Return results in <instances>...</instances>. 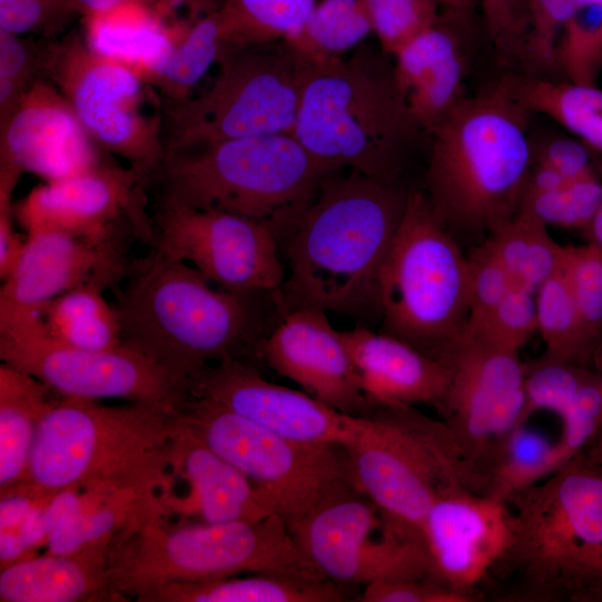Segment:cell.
<instances>
[{
  "label": "cell",
  "mask_w": 602,
  "mask_h": 602,
  "mask_svg": "<svg viewBox=\"0 0 602 602\" xmlns=\"http://www.w3.org/2000/svg\"><path fill=\"white\" fill-rule=\"evenodd\" d=\"M49 43L0 30V126L43 76Z\"/></svg>",
  "instance_id": "obj_41"
},
{
  "label": "cell",
  "mask_w": 602,
  "mask_h": 602,
  "mask_svg": "<svg viewBox=\"0 0 602 602\" xmlns=\"http://www.w3.org/2000/svg\"><path fill=\"white\" fill-rule=\"evenodd\" d=\"M110 544L31 555L0 569L1 602H119L108 574Z\"/></svg>",
  "instance_id": "obj_27"
},
{
  "label": "cell",
  "mask_w": 602,
  "mask_h": 602,
  "mask_svg": "<svg viewBox=\"0 0 602 602\" xmlns=\"http://www.w3.org/2000/svg\"><path fill=\"white\" fill-rule=\"evenodd\" d=\"M380 47L362 43L349 57L303 60L292 135L329 172L349 168L394 179L423 128Z\"/></svg>",
  "instance_id": "obj_6"
},
{
  "label": "cell",
  "mask_w": 602,
  "mask_h": 602,
  "mask_svg": "<svg viewBox=\"0 0 602 602\" xmlns=\"http://www.w3.org/2000/svg\"><path fill=\"white\" fill-rule=\"evenodd\" d=\"M370 33L362 0H318L301 28L283 41L303 60L318 64L344 57Z\"/></svg>",
  "instance_id": "obj_34"
},
{
  "label": "cell",
  "mask_w": 602,
  "mask_h": 602,
  "mask_svg": "<svg viewBox=\"0 0 602 602\" xmlns=\"http://www.w3.org/2000/svg\"><path fill=\"white\" fill-rule=\"evenodd\" d=\"M352 486L399 533L419 538L433 504L468 488L487 494V478L445 421L412 406L371 405L342 446Z\"/></svg>",
  "instance_id": "obj_8"
},
{
  "label": "cell",
  "mask_w": 602,
  "mask_h": 602,
  "mask_svg": "<svg viewBox=\"0 0 602 602\" xmlns=\"http://www.w3.org/2000/svg\"><path fill=\"white\" fill-rule=\"evenodd\" d=\"M341 584L329 580L250 573L222 579L171 583L139 602H339Z\"/></svg>",
  "instance_id": "obj_29"
},
{
  "label": "cell",
  "mask_w": 602,
  "mask_h": 602,
  "mask_svg": "<svg viewBox=\"0 0 602 602\" xmlns=\"http://www.w3.org/2000/svg\"><path fill=\"white\" fill-rule=\"evenodd\" d=\"M574 0H528L522 51L537 67H555L556 48Z\"/></svg>",
  "instance_id": "obj_48"
},
{
  "label": "cell",
  "mask_w": 602,
  "mask_h": 602,
  "mask_svg": "<svg viewBox=\"0 0 602 602\" xmlns=\"http://www.w3.org/2000/svg\"><path fill=\"white\" fill-rule=\"evenodd\" d=\"M513 534L507 502L468 488L441 495L421 528L433 579L474 599L475 588L505 565Z\"/></svg>",
  "instance_id": "obj_20"
},
{
  "label": "cell",
  "mask_w": 602,
  "mask_h": 602,
  "mask_svg": "<svg viewBox=\"0 0 602 602\" xmlns=\"http://www.w3.org/2000/svg\"><path fill=\"white\" fill-rule=\"evenodd\" d=\"M213 9H219L224 0H208Z\"/></svg>",
  "instance_id": "obj_61"
},
{
  "label": "cell",
  "mask_w": 602,
  "mask_h": 602,
  "mask_svg": "<svg viewBox=\"0 0 602 602\" xmlns=\"http://www.w3.org/2000/svg\"><path fill=\"white\" fill-rule=\"evenodd\" d=\"M560 468L556 443L518 425L501 439L485 466L487 494L507 502Z\"/></svg>",
  "instance_id": "obj_33"
},
{
  "label": "cell",
  "mask_w": 602,
  "mask_h": 602,
  "mask_svg": "<svg viewBox=\"0 0 602 602\" xmlns=\"http://www.w3.org/2000/svg\"><path fill=\"white\" fill-rule=\"evenodd\" d=\"M101 156L67 99L42 76L0 126V190L13 192L25 172L60 179L105 162Z\"/></svg>",
  "instance_id": "obj_22"
},
{
  "label": "cell",
  "mask_w": 602,
  "mask_h": 602,
  "mask_svg": "<svg viewBox=\"0 0 602 602\" xmlns=\"http://www.w3.org/2000/svg\"><path fill=\"white\" fill-rule=\"evenodd\" d=\"M483 243L505 266L513 284L533 291L562 268L564 245L555 242L547 225L525 208Z\"/></svg>",
  "instance_id": "obj_32"
},
{
  "label": "cell",
  "mask_w": 602,
  "mask_h": 602,
  "mask_svg": "<svg viewBox=\"0 0 602 602\" xmlns=\"http://www.w3.org/2000/svg\"><path fill=\"white\" fill-rule=\"evenodd\" d=\"M255 356L329 407L362 416L371 407L341 331L327 312L298 308L259 341Z\"/></svg>",
  "instance_id": "obj_23"
},
{
  "label": "cell",
  "mask_w": 602,
  "mask_h": 602,
  "mask_svg": "<svg viewBox=\"0 0 602 602\" xmlns=\"http://www.w3.org/2000/svg\"><path fill=\"white\" fill-rule=\"evenodd\" d=\"M371 405H430L445 397L450 369L408 342L367 327L341 331Z\"/></svg>",
  "instance_id": "obj_25"
},
{
  "label": "cell",
  "mask_w": 602,
  "mask_h": 602,
  "mask_svg": "<svg viewBox=\"0 0 602 602\" xmlns=\"http://www.w3.org/2000/svg\"><path fill=\"white\" fill-rule=\"evenodd\" d=\"M381 332L444 362L469 319L467 254L425 192L409 193L379 275Z\"/></svg>",
  "instance_id": "obj_9"
},
{
  "label": "cell",
  "mask_w": 602,
  "mask_h": 602,
  "mask_svg": "<svg viewBox=\"0 0 602 602\" xmlns=\"http://www.w3.org/2000/svg\"><path fill=\"white\" fill-rule=\"evenodd\" d=\"M224 43L217 9L198 17L175 42L149 84L163 105L192 96L193 89L216 65Z\"/></svg>",
  "instance_id": "obj_36"
},
{
  "label": "cell",
  "mask_w": 602,
  "mask_h": 602,
  "mask_svg": "<svg viewBox=\"0 0 602 602\" xmlns=\"http://www.w3.org/2000/svg\"><path fill=\"white\" fill-rule=\"evenodd\" d=\"M177 412L163 406L60 396L40 421L27 480L43 493L68 487L172 496Z\"/></svg>",
  "instance_id": "obj_3"
},
{
  "label": "cell",
  "mask_w": 602,
  "mask_h": 602,
  "mask_svg": "<svg viewBox=\"0 0 602 602\" xmlns=\"http://www.w3.org/2000/svg\"><path fill=\"white\" fill-rule=\"evenodd\" d=\"M288 527L320 575L338 584L433 579L425 543L389 526L352 485L332 492Z\"/></svg>",
  "instance_id": "obj_14"
},
{
  "label": "cell",
  "mask_w": 602,
  "mask_h": 602,
  "mask_svg": "<svg viewBox=\"0 0 602 602\" xmlns=\"http://www.w3.org/2000/svg\"><path fill=\"white\" fill-rule=\"evenodd\" d=\"M318 0H224L217 9L223 40L261 45L285 40L304 23Z\"/></svg>",
  "instance_id": "obj_38"
},
{
  "label": "cell",
  "mask_w": 602,
  "mask_h": 602,
  "mask_svg": "<svg viewBox=\"0 0 602 602\" xmlns=\"http://www.w3.org/2000/svg\"><path fill=\"white\" fill-rule=\"evenodd\" d=\"M468 328L518 352L537 331L535 291L513 284L482 326Z\"/></svg>",
  "instance_id": "obj_46"
},
{
  "label": "cell",
  "mask_w": 602,
  "mask_h": 602,
  "mask_svg": "<svg viewBox=\"0 0 602 602\" xmlns=\"http://www.w3.org/2000/svg\"><path fill=\"white\" fill-rule=\"evenodd\" d=\"M52 494L40 492L28 482L0 492V530L19 528L36 505Z\"/></svg>",
  "instance_id": "obj_53"
},
{
  "label": "cell",
  "mask_w": 602,
  "mask_h": 602,
  "mask_svg": "<svg viewBox=\"0 0 602 602\" xmlns=\"http://www.w3.org/2000/svg\"><path fill=\"white\" fill-rule=\"evenodd\" d=\"M192 397L204 398L283 437L312 445H346L358 417L338 411L302 390L266 380L245 360L205 367L190 379Z\"/></svg>",
  "instance_id": "obj_21"
},
{
  "label": "cell",
  "mask_w": 602,
  "mask_h": 602,
  "mask_svg": "<svg viewBox=\"0 0 602 602\" xmlns=\"http://www.w3.org/2000/svg\"><path fill=\"white\" fill-rule=\"evenodd\" d=\"M469 265V319L467 327L482 326L513 285V281L485 244L472 246L467 253Z\"/></svg>",
  "instance_id": "obj_47"
},
{
  "label": "cell",
  "mask_w": 602,
  "mask_h": 602,
  "mask_svg": "<svg viewBox=\"0 0 602 602\" xmlns=\"http://www.w3.org/2000/svg\"><path fill=\"white\" fill-rule=\"evenodd\" d=\"M602 203V181L598 174L570 181L548 192H526L521 208L544 224L585 230Z\"/></svg>",
  "instance_id": "obj_40"
},
{
  "label": "cell",
  "mask_w": 602,
  "mask_h": 602,
  "mask_svg": "<svg viewBox=\"0 0 602 602\" xmlns=\"http://www.w3.org/2000/svg\"><path fill=\"white\" fill-rule=\"evenodd\" d=\"M514 520L506 560L534 598H577L602 562V465L583 454L507 501Z\"/></svg>",
  "instance_id": "obj_10"
},
{
  "label": "cell",
  "mask_w": 602,
  "mask_h": 602,
  "mask_svg": "<svg viewBox=\"0 0 602 602\" xmlns=\"http://www.w3.org/2000/svg\"><path fill=\"white\" fill-rule=\"evenodd\" d=\"M535 297L543 357L585 367L599 346L586 331L562 270L543 282Z\"/></svg>",
  "instance_id": "obj_37"
},
{
  "label": "cell",
  "mask_w": 602,
  "mask_h": 602,
  "mask_svg": "<svg viewBox=\"0 0 602 602\" xmlns=\"http://www.w3.org/2000/svg\"><path fill=\"white\" fill-rule=\"evenodd\" d=\"M149 182L151 176L137 168L105 161L33 187L13 204L14 220L27 234L59 232L97 242L117 236L125 221L152 244L154 221L145 210Z\"/></svg>",
  "instance_id": "obj_18"
},
{
  "label": "cell",
  "mask_w": 602,
  "mask_h": 602,
  "mask_svg": "<svg viewBox=\"0 0 602 602\" xmlns=\"http://www.w3.org/2000/svg\"><path fill=\"white\" fill-rule=\"evenodd\" d=\"M567 181L551 166L535 162L531 171L526 192H548L561 188Z\"/></svg>",
  "instance_id": "obj_57"
},
{
  "label": "cell",
  "mask_w": 602,
  "mask_h": 602,
  "mask_svg": "<svg viewBox=\"0 0 602 602\" xmlns=\"http://www.w3.org/2000/svg\"><path fill=\"white\" fill-rule=\"evenodd\" d=\"M97 284L77 287L49 301L39 313L38 332L78 349L108 350L123 344L117 310ZM28 333V332H26Z\"/></svg>",
  "instance_id": "obj_30"
},
{
  "label": "cell",
  "mask_w": 602,
  "mask_h": 602,
  "mask_svg": "<svg viewBox=\"0 0 602 602\" xmlns=\"http://www.w3.org/2000/svg\"><path fill=\"white\" fill-rule=\"evenodd\" d=\"M330 173L292 134H276L165 151L151 181L157 203L240 214L285 242Z\"/></svg>",
  "instance_id": "obj_7"
},
{
  "label": "cell",
  "mask_w": 602,
  "mask_h": 602,
  "mask_svg": "<svg viewBox=\"0 0 602 602\" xmlns=\"http://www.w3.org/2000/svg\"><path fill=\"white\" fill-rule=\"evenodd\" d=\"M380 49L392 56L438 18L437 0H362Z\"/></svg>",
  "instance_id": "obj_44"
},
{
  "label": "cell",
  "mask_w": 602,
  "mask_h": 602,
  "mask_svg": "<svg viewBox=\"0 0 602 602\" xmlns=\"http://www.w3.org/2000/svg\"><path fill=\"white\" fill-rule=\"evenodd\" d=\"M515 2H517V0H514Z\"/></svg>",
  "instance_id": "obj_63"
},
{
  "label": "cell",
  "mask_w": 602,
  "mask_h": 602,
  "mask_svg": "<svg viewBox=\"0 0 602 602\" xmlns=\"http://www.w3.org/2000/svg\"><path fill=\"white\" fill-rule=\"evenodd\" d=\"M13 203L10 196H0V280L3 282L17 268L27 243L13 227Z\"/></svg>",
  "instance_id": "obj_54"
},
{
  "label": "cell",
  "mask_w": 602,
  "mask_h": 602,
  "mask_svg": "<svg viewBox=\"0 0 602 602\" xmlns=\"http://www.w3.org/2000/svg\"><path fill=\"white\" fill-rule=\"evenodd\" d=\"M592 243L602 254V203L584 230Z\"/></svg>",
  "instance_id": "obj_58"
},
{
  "label": "cell",
  "mask_w": 602,
  "mask_h": 602,
  "mask_svg": "<svg viewBox=\"0 0 602 602\" xmlns=\"http://www.w3.org/2000/svg\"><path fill=\"white\" fill-rule=\"evenodd\" d=\"M216 65L202 93L163 105L165 151L292 134L303 60L285 41L224 43Z\"/></svg>",
  "instance_id": "obj_11"
},
{
  "label": "cell",
  "mask_w": 602,
  "mask_h": 602,
  "mask_svg": "<svg viewBox=\"0 0 602 602\" xmlns=\"http://www.w3.org/2000/svg\"><path fill=\"white\" fill-rule=\"evenodd\" d=\"M582 454L589 462L602 465V435Z\"/></svg>",
  "instance_id": "obj_60"
},
{
  "label": "cell",
  "mask_w": 602,
  "mask_h": 602,
  "mask_svg": "<svg viewBox=\"0 0 602 602\" xmlns=\"http://www.w3.org/2000/svg\"><path fill=\"white\" fill-rule=\"evenodd\" d=\"M561 437L555 440L561 467L602 435V375H594L560 415Z\"/></svg>",
  "instance_id": "obj_45"
},
{
  "label": "cell",
  "mask_w": 602,
  "mask_h": 602,
  "mask_svg": "<svg viewBox=\"0 0 602 602\" xmlns=\"http://www.w3.org/2000/svg\"><path fill=\"white\" fill-rule=\"evenodd\" d=\"M480 2L488 32L499 49L522 51L524 31L514 0H478Z\"/></svg>",
  "instance_id": "obj_52"
},
{
  "label": "cell",
  "mask_w": 602,
  "mask_h": 602,
  "mask_svg": "<svg viewBox=\"0 0 602 602\" xmlns=\"http://www.w3.org/2000/svg\"><path fill=\"white\" fill-rule=\"evenodd\" d=\"M68 0H0V30L51 36L79 18Z\"/></svg>",
  "instance_id": "obj_49"
},
{
  "label": "cell",
  "mask_w": 602,
  "mask_h": 602,
  "mask_svg": "<svg viewBox=\"0 0 602 602\" xmlns=\"http://www.w3.org/2000/svg\"><path fill=\"white\" fill-rule=\"evenodd\" d=\"M120 239L97 242L59 232L27 234L23 254L0 288V334L36 330L41 309L77 287L117 285L133 263Z\"/></svg>",
  "instance_id": "obj_19"
},
{
  "label": "cell",
  "mask_w": 602,
  "mask_h": 602,
  "mask_svg": "<svg viewBox=\"0 0 602 602\" xmlns=\"http://www.w3.org/2000/svg\"><path fill=\"white\" fill-rule=\"evenodd\" d=\"M179 425L173 472L186 480L190 493L183 501L175 499L171 512L195 515L206 523L259 521L276 515L240 470Z\"/></svg>",
  "instance_id": "obj_26"
},
{
  "label": "cell",
  "mask_w": 602,
  "mask_h": 602,
  "mask_svg": "<svg viewBox=\"0 0 602 602\" xmlns=\"http://www.w3.org/2000/svg\"><path fill=\"white\" fill-rule=\"evenodd\" d=\"M531 114L507 76L467 96L429 134L425 194L462 246L480 244L520 212L535 163Z\"/></svg>",
  "instance_id": "obj_2"
},
{
  "label": "cell",
  "mask_w": 602,
  "mask_h": 602,
  "mask_svg": "<svg viewBox=\"0 0 602 602\" xmlns=\"http://www.w3.org/2000/svg\"><path fill=\"white\" fill-rule=\"evenodd\" d=\"M595 373L584 366L541 359L526 365V405L523 423L538 410L559 416L570 406L581 387Z\"/></svg>",
  "instance_id": "obj_42"
},
{
  "label": "cell",
  "mask_w": 602,
  "mask_h": 602,
  "mask_svg": "<svg viewBox=\"0 0 602 602\" xmlns=\"http://www.w3.org/2000/svg\"><path fill=\"white\" fill-rule=\"evenodd\" d=\"M566 80L596 85L602 70V0H574L556 48Z\"/></svg>",
  "instance_id": "obj_39"
},
{
  "label": "cell",
  "mask_w": 602,
  "mask_h": 602,
  "mask_svg": "<svg viewBox=\"0 0 602 602\" xmlns=\"http://www.w3.org/2000/svg\"><path fill=\"white\" fill-rule=\"evenodd\" d=\"M588 147L580 139L556 138L535 152V162L546 164L567 181L596 173Z\"/></svg>",
  "instance_id": "obj_51"
},
{
  "label": "cell",
  "mask_w": 602,
  "mask_h": 602,
  "mask_svg": "<svg viewBox=\"0 0 602 602\" xmlns=\"http://www.w3.org/2000/svg\"><path fill=\"white\" fill-rule=\"evenodd\" d=\"M177 417L240 470L287 524L332 492L352 485L342 446L283 437L204 398L191 397Z\"/></svg>",
  "instance_id": "obj_12"
},
{
  "label": "cell",
  "mask_w": 602,
  "mask_h": 602,
  "mask_svg": "<svg viewBox=\"0 0 602 602\" xmlns=\"http://www.w3.org/2000/svg\"><path fill=\"white\" fill-rule=\"evenodd\" d=\"M43 77L64 95L87 134L151 177L164 154L158 94L130 66L94 50L78 33L50 41Z\"/></svg>",
  "instance_id": "obj_13"
},
{
  "label": "cell",
  "mask_w": 602,
  "mask_h": 602,
  "mask_svg": "<svg viewBox=\"0 0 602 602\" xmlns=\"http://www.w3.org/2000/svg\"><path fill=\"white\" fill-rule=\"evenodd\" d=\"M444 363L450 381L437 411L485 474L496 445L524 424L526 365L517 351L468 327Z\"/></svg>",
  "instance_id": "obj_17"
},
{
  "label": "cell",
  "mask_w": 602,
  "mask_h": 602,
  "mask_svg": "<svg viewBox=\"0 0 602 602\" xmlns=\"http://www.w3.org/2000/svg\"><path fill=\"white\" fill-rule=\"evenodd\" d=\"M82 506L48 537V553L71 554L86 547L110 544L114 535L149 501L132 492L84 488Z\"/></svg>",
  "instance_id": "obj_35"
},
{
  "label": "cell",
  "mask_w": 602,
  "mask_h": 602,
  "mask_svg": "<svg viewBox=\"0 0 602 602\" xmlns=\"http://www.w3.org/2000/svg\"><path fill=\"white\" fill-rule=\"evenodd\" d=\"M465 14L446 10L392 55L396 82L414 118L428 134L467 97L459 27Z\"/></svg>",
  "instance_id": "obj_24"
},
{
  "label": "cell",
  "mask_w": 602,
  "mask_h": 602,
  "mask_svg": "<svg viewBox=\"0 0 602 602\" xmlns=\"http://www.w3.org/2000/svg\"><path fill=\"white\" fill-rule=\"evenodd\" d=\"M356 600L362 602H470L474 599L427 577L375 582L363 586L359 599Z\"/></svg>",
  "instance_id": "obj_50"
},
{
  "label": "cell",
  "mask_w": 602,
  "mask_h": 602,
  "mask_svg": "<svg viewBox=\"0 0 602 602\" xmlns=\"http://www.w3.org/2000/svg\"><path fill=\"white\" fill-rule=\"evenodd\" d=\"M167 502H147L113 537V590L140 601L171 583L265 573L326 580L305 557L279 515L259 521L173 525Z\"/></svg>",
  "instance_id": "obj_5"
},
{
  "label": "cell",
  "mask_w": 602,
  "mask_h": 602,
  "mask_svg": "<svg viewBox=\"0 0 602 602\" xmlns=\"http://www.w3.org/2000/svg\"><path fill=\"white\" fill-rule=\"evenodd\" d=\"M60 396L36 377L0 365V492L27 480L41 419Z\"/></svg>",
  "instance_id": "obj_28"
},
{
  "label": "cell",
  "mask_w": 602,
  "mask_h": 602,
  "mask_svg": "<svg viewBox=\"0 0 602 602\" xmlns=\"http://www.w3.org/2000/svg\"><path fill=\"white\" fill-rule=\"evenodd\" d=\"M562 272L592 340L602 338V254L592 244L564 245Z\"/></svg>",
  "instance_id": "obj_43"
},
{
  "label": "cell",
  "mask_w": 602,
  "mask_h": 602,
  "mask_svg": "<svg viewBox=\"0 0 602 602\" xmlns=\"http://www.w3.org/2000/svg\"><path fill=\"white\" fill-rule=\"evenodd\" d=\"M446 10L467 13L478 0H437Z\"/></svg>",
  "instance_id": "obj_59"
},
{
  "label": "cell",
  "mask_w": 602,
  "mask_h": 602,
  "mask_svg": "<svg viewBox=\"0 0 602 602\" xmlns=\"http://www.w3.org/2000/svg\"><path fill=\"white\" fill-rule=\"evenodd\" d=\"M152 246L184 261L211 283L232 291H276L285 272L273 232L253 219L221 210L157 203Z\"/></svg>",
  "instance_id": "obj_16"
},
{
  "label": "cell",
  "mask_w": 602,
  "mask_h": 602,
  "mask_svg": "<svg viewBox=\"0 0 602 602\" xmlns=\"http://www.w3.org/2000/svg\"><path fill=\"white\" fill-rule=\"evenodd\" d=\"M596 355V357H599L600 367L602 369V347L599 349V352Z\"/></svg>",
  "instance_id": "obj_62"
},
{
  "label": "cell",
  "mask_w": 602,
  "mask_h": 602,
  "mask_svg": "<svg viewBox=\"0 0 602 602\" xmlns=\"http://www.w3.org/2000/svg\"><path fill=\"white\" fill-rule=\"evenodd\" d=\"M0 358L62 397L124 399L176 412L192 397L187 379L124 343L85 350L56 343L38 332L0 334Z\"/></svg>",
  "instance_id": "obj_15"
},
{
  "label": "cell",
  "mask_w": 602,
  "mask_h": 602,
  "mask_svg": "<svg viewBox=\"0 0 602 602\" xmlns=\"http://www.w3.org/2000/svg\"><path fill=\"white\" fill-rule=\"evenodd\" d=\"M31 556L19 528L0 530V569Z\"/></svg>",
  "instance_id": "obj_56"
},
{
  "label": "cell",
  "mask_w": 602,
  "mask_h": 602,
  "mask_svg": "<svg viewBox=\"0 0 602 602\" xmlns=\"http://www.w3.org/2000/svg\"><path fill=\"white\" fill-rule=\"evenodd\" d=\"M408 197L394 179L326 175L285 241L288 273L272 292L281 314L312 308L380 320L379 275Z\"/></svg>",
  "instance_id": "obj_1"
},
{
  "label": "cell",
  "mask_w": 602,
  "mask_h": 602,
  "mask_svg": "<svg viewBox=\"0 0 602 602\" xmlns=\"http://www.w3.org/2000/svg\"><path fill=\"white\" fill-rule=\"evenodd\" d=\"M516 98L532 113L543 114L602 152V89L538 77L508 76Z\"/></svg>",
  "instance_id": "obj_31"
},
{
  "label": "cell",
  "mask_w": 602,
  "mask_h": 602,
  "mask_svg": "<svg viewBox=\"0 0 602 602\" xmlns=\"http://www.w3.org/2000/svg\"><path fill=\"white\" fill-rule=\"evenodd\" d=\"M125 279L114 304L123 343L173 373L190 381L207 366L255 355L259 292L214 289L194 266L154 246Z\"/></svg>",
  "instance_id": "obj_4"
},
{
  "label": "cell",
  "mask_w": 602,
  "mask_h": 602,
  "mask_svg": "<svg viewBox=\"0 0 602 602\" xmlns=\"http://www.w3.org/2000/svg\"><path fill=\"white\" fill-rule=\"evenodd\" d=\"M80 18L135 0H68ZM163 4L174 10H214L208 0H142Z\"/></svg>",
  "instance_id": "obj_55"
}]
</instances>
